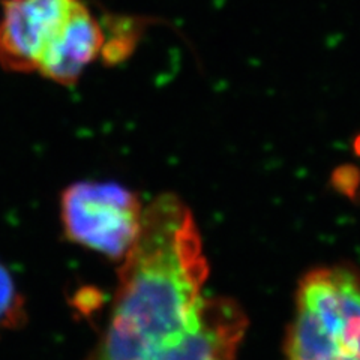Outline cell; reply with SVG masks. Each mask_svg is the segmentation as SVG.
Here are the masks:
<instances>
[{
    "instance_id": "6da1fadb",
    "label": "cell",
    "mask_w": 360,
    "mask_h": 360,
    "mask_svg": "<svg viewBox=\"0 0 360 360\" xmlns=\"http://www.w3.org/2000/svg\"><path fill=\"white\" fill-rule=\"evenodd\" d=\"M117 278L107 328L86 360H236L248 317L236 300L205 295L209 263L182 198L146 205Z\"/></svg>"
},
{
    "instance_id": "7a4b0ae2",
    "label": "cell",
    "mask_w": 360,
    "mask_h": 360,
    "mask_svg": "<svg viewBox=\"0 0 360 360\" xmlns=\"http://www.w3.org/2000/svg\"><path fill=\"white\" fill-rule=\"evenodd\" d=\"M287 360H360V274L320 266L302 276L285 338Z\"/></svg>"
},
{
    "instance_id": "3957f363",
    "label": "cell",
    "mask_w": 360,
    "mask_h": 360,
    "mask_svg": "<svg viewBox=\"0 0 360 360\" xmlns=\"http://www.w3.org/2000/svg\"><path fill=\"white\" fill-rule=\"evenodd\" d=\"M144 207L116 182H77L60 195V222L72 243L122 262L139 238Z\"/></svg>"
},
{
    "instance_id": "277c9868",
    "label": "cell",
    "mask_w": 360,
    "mask_h": 360,
    "mask_svg": "<svg viewBox=\"0 0 360 360\" xmlns=\"http://www.w3.org/2000/svg\"><path fill=\"white\" fill-rule=\"evenodd\" d=\"M84 0H4L0 65L9 72H38L39 63Z\"/></svg>"
},
{
    "instance_id": "5b68a950",
    "label": "cell",
    "mask_w": 360,
    "mask_h": 360,
    "mask_svg": "<svg viewBox=\"0 0 360 360\" xmlns=\"http://www.w3.org/2000/svg\"><path fill=\"white\" fill-rule=\"evenodd\" d=\"M107 45V33L103 25L84 4L45 51L38 74L53 83L71 86L101 54L105 53Z\"/></svg>"
},
{
    "instance_id": "8992f818",
    "label": "cell",
    "mask_w": 360,
    "mask_h": 360,
    "mask_svg": "<svg viewBox=\"0 0 360 360\" xmlns=\"http://www.w3.org/2000/svg\"><path fill=\"white\" fill-rule=\"evenodd\" d=\"M27 321L25 296L8 269L0 263V336L17 330Z\"/></svg>"
}]
</instances>
